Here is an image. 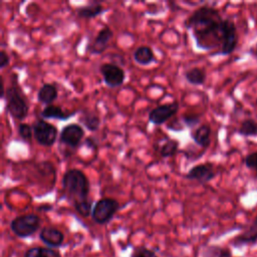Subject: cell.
<instances>
[{"instance_id": "obj_1", "label": "cell", "mask_w": 257, "mask_h": 257, "mask_svg": "<svg viewBox=\"0 0 257 257\" xmlns=\"http://www.w3.org/2000/svg\"><path fill=\"white\" fill-rule=\"evenodd\" d=\"M225 19L220 12L211 6L203 5L195 9L185 20L184 25L192 33L199 49L212 50L219 47L223 42Z\"/></svg>"}, {"instance_id": "obj_2", "label": "cell", "mask_w": 257, "mask_h": 257, "mask_svg": "<svg viewBox=\"0 0 257 257\" xmlns=\"http://www.w3.org/2000/svg\"><path fill=\"white\" fill-rule=\"evenodd\" d=\"M62 188L65 197L72 203V206L76 203L89 200V181L81 170H67L62 177Z\"/></svg>"}, {"instance_id": "obj_3", "label": "cell", "mask_w": 257, "mask_h": 257, "mask_svg": "<svg viewBox=\"0 0 257 257\" xmlns=\"http://www.w3.org/2000/svg\"><path fill=\"white\" fill-rule=\"evenodd\" d=\"M4 98L6 100V109L13 118L22 120L27 116L29 105L17 80H14L13 83L7 87Z\"/></svg>"}, {"instance_id": "obj_4", "label": "cell", "mask_w": 257, "mask_h": 257, "mask_svg": "<svg viewBox=\"0 0 257 257\" xmlns=\"http://www.w3.org/2000/svg\"><path fill=\"white\" fill-rule=\"evenodd\" d=\"M40 222V218L36 214L20 215L11 221L10 229L17 237L27 238L39 229Z\"/></svg>"}, {"instance_id": "obj_5", "label": "cell", "mask_w": 257, "mask_h": 257, "mask_svg": "<svg viewBox=\"0 0 257 257\" xmlns=\"http://www.w3.org/2000/svg\"><path fill=\"white\" fill-rule=\"evenodd\" d=\"M118 209L119 203L115 199L104 197L96 201L93 205L91 218L96 224L103 225L113 218Z\"/></svg>"}, {"instance_id": "obj_6", "label": "cell", "mask_w": 257, "mask_h": 257, "mask_svg": "<svg viewBox=\"0 0 257 257\" xmlns=\"http://www.w3.org/2000/svg\"><path fill=\"white\" fill-rule=\"evenodd\" d=\"M32 130L33 137L40 146L51 147L55 143L58 131L52 123L39 118L33 122Z\"/></svg>"}, {"instance_id": "obj_7", "label": "cell", "mask_w": 257, "mask_h": 257, "mask_svg": "<svg viewBox=\"0 0 257 257\" xmlns=\"http://www.w3.org/2000/svg\"><path fill=\"white\" fill-rule=\"evenodd\" d=\"M99 71L102 75L104 83L109 87H118L120 86L125 78V73L122 67L115 63L104 62L100 64Z\"/></svg>"}, {"instance_id": "obj_8", "label": "cell", "mask_w": 257, "mask_h": 257, "mask_svg": "<svg viewBox=\"0 0 257 257\" xmlns=\"http://www.w3.org/2000/svg\"><path fill=\"white\" fill-rule=\"evenodd\" d=\"M238 43V34L235 23L226 18L224 23V34H223V42L220 50L216 54L220 55H229L231 54L237 46Z\"/></svg>"}, {"instance_id": "obj_9", "label": "cell", "mask_w": 257, "mask_h": 257, "mask_svg": "<svg viewBox=\"0 0 257 257\" xmlns=\"http://www.w3.org/2000/svg\"><path fill=\"white\" fill-rule=\"evenodd\" d=\"M179 109L178 101H172L156 106L149 112V120L157 125L165 123L172 116H174Z\"/></svg>"}, {"instance_id": "obj_10", "label": "cell", "mask_w": 257, "mask_h": 257, "mask_svg": "<svg viewBox=\"0 0 257 257\" xmlns=\"http://www.w3.org/2000/svg\"><path fill=\"white\" fill-rule=\"evenodd\" d=\"M84 137V130L78 123H68L62 127L59 134V141L70 148H76Z\"/></svg>"}, {"instance_id": "obj_11", "label": "cell", "mask_w": 257, "mask_h": 257, "mask_svg": "<svg viewBox=\"0 0 257 257\" xmlns=\"http://www.w3.org/2000/svg\"><path fill=\"white\" fill-rule=\"evenodd\" d=\"M216 176V171L212 163L198 164L192 167L185 175L186 179L197 181L199 184H207L212 181Z\"/></svg>"}, {"instance_id": "obj_12", "label": "cell", "mask_w": 257, "mask_h": 257, "mask_svg": "<svg viewBox=\"0 0 257 257\" xmlns=\"http://www.w3.org/2000/svg\"><path fill=\"white\" fill-rule=\"evenodd\" d=\"M113 36L112 30L108 26H103L96 34L92 42L88 45V51L91 54H101L108 46L110 39Z\"/></svg>"}, {"instance_id": "obj_13", "label": "cell", "mask_w": 257, "mask_h": 257, "mask_svg": "<svg viewBox=\"0 0 257 257\" xmlns=\"http://www.w3.org/2000/svg\"><path fill=\"white\" fill-rule=\"evenodd\" d=\"M39 239L49 248L60 247L64 240L63 233L54 227H43L39 233Z\"/></svg>"}, {"instance_id": "obj_14", "label": "cell", "mask_w": 257, "mask_h": 257, "mask_svg": "<svg viewBox=\"0 0 257 257\" xmlns=\"http://www.w3.org/2000/svg\"><path fill=\"white\" fill-rule=\"evenodd\" d=\"M76 112H77L76 110L65 111L58 105L49 104V105H45V107L41 110L40 115L42 118H46V119L54 118L59 120H67L68 118L73 116Z\"/></svg>"}, {"instance_id": "obj_15", "label": "cell", "mask_w": 257, "mask_h": 257, "mask_svg": "<svg viewBox=\"0 0 257 257\" xmlns=\"http://www.w3.org/2000/svg\"><path fill=\"white\" fill-rule=\"evenodd\" d=\"M58 90L53 83H43L37 91V100L45 105L52 104V102L57 98Z\"/></svg>"}, {"instance_id": "obj_16", "label": "cell", "mask_w": 257, "mask_h": 257, "mask_svg": "<svg viewBox=\"0 0 257 257\" xmlns=\"http://www.w3.org/2000/svg\"><path fill=\"white\" fill-rule=\"evenodd\" d=\"M211 126L207 123H204L191 133V138L198 146L202 148H208L211 142Z\"/></svg>"}, {"instance_id": "obj_17", "label": "cell", "mask_w": 257, "mask_h": 257, "mask_svg": "<svg viewBox=\"0 0 257 257\" xmlns=\"http://www.w3.org/2000/svg\"><path fill=\"white\" fill-rule=\"evenodd\" d=\"M104 11L103 6L99 2H89L86 5L76 8V14L79 18L91 19L100 15Z\"/></svg>"}, {"instance_id": "obj_18", "label": "cell", "mask_w": 257, "mask_h": 257, "mask_svg": "<svg viewBox=\"0 0 257 257\" xmlns=\"http://www.w3.org/2000/svg\"><path fill=\"white\" fill-rule=\"evenodd\" d=\"M134 60L140 65H148L155 61V54L153 49L148 45H140L136 48L133 54Z\"/></svg>"}, {"instance_id": "obj_19", "label": "cell", "mask_w": 257, "mask_h": 257, "mask_svg": "<svg viewBox=\"0 0 257 257\" xmlns=\"http://www.w3.org/2000/svg\"><path fill=\"white\" fill-rule=\"evenodd\" d=\"M233 245L235 247H241L244 245H254L257 243V229L251 226L245 232L241 233L233 240Z\"/></svg>"}, {"instance_id": "obj_20", "label": "cell", "mask_w": 257, "mask_h": 257, "mask_svg": "<svg viewBox=\"0 0 257 257\" xmlns=\"http://www.w3.org/2000/svg\"><path fill=\"white\" fill-rule=\"evenodd\" d=\"M185 79L193 85H202L206 81V71L200 67H192L187 69L184 73Z\"/></svg>"}, {"instance_id": "obj_21", "label": "cell", "mask_w": 257, "mask_h": 257, "mask_svg": "<svg viewBox=\"0 0 257 257\" xmlns=\"http://www.w3.org/2000/svg\"><path fill=\"white\" fill-rule=\"evenodd\" d=\"M79 121L90 132H95L98 130L100 125V119L97 114L91 111H82L81 116L79 117Z\"/></svg>"}, {"instance_id": "obj_22", "label": "cell", "mask_w": 257, "mask_h": 257, "mask_svg": "<svg viewBox=\"0 0 257 257\" xmlns=\"http://www.w3.org/2000/svg\"><path fill=\"white\" fill-rule=\"evenodd\" d=\"M24 257H61L57 250L49 247H32L25 253Z\"/></svg>"}, {"instance_id": "obj_23", "label": "cell", "mask_w": 257, "mask_h": 257, "mask_svg": "<svg viewBox=\"0 0 257 257\" xmlns=\"http://www.w3.org/2000/svg\"><path fill=\"white\" fill-rule=\"evenodd\" d=\"M238 134L245 138L257 137V121L253 118L244 119L238 128Z\"/></svg>"}, {"instance_id": "obj_24", "label": "cell", "mask_w": 257, "mask_h": 257, "mask_svg": "<svg viewBox=\"0 0 257 257\" xmlns=\"http://www.w3.org/2000/svg\"><path fill=\"white\" fill-rule=\"evenodd\" d=\"M179 150V142L176 140H168L165 144L162 145L160 149V155L163 158L173 157L177 154Z\"/></svg>"}, {"instance_id": "obj_25", "label": "cell", "mask_w": 257, "mask_h": 257, "mask_svg": "<svg viewBox=\"0 0 257 257\" xmlns=\"http://www.w3.org/2000/svg\"><path fill=\"white\" fill-rule=\"evenodd\" d=\"M73 208L82 217H88L89 215H91L93 207H92L91 201L88 200V201H84V202H80V203L74 204Z\"/></svg>"}, {"instance_id": "obj_26", "label": "cell", "mask_w": 257, "mask_h": 257, "mask_svg": "<svg viewBox=\"0 0 257 257\" xmlns=\"http://www.w3.org/2000/svg\"><path fill=\"white\" fill-rule=\"evenodd\" d=\"M17 133L19 137L24 141H29L32 138V126L27 122H20L17 126Z\"/></svg>"}, {"instance_id": "obj_27", "label": "cell", "mask_w": 257, "mask_h": 257, "mask_svg": "<svg viewBox=\"0 0 257 257\" xmlns=\"http://www.w3.org/2000/svg\"><path fill=\"white\" fill-rule=\"evenodd\" d=\"M131 257H158V256L153 250L145 246H138L133 249Z\"/></svg>"}, {"instance_id": "obj_28", "label": "cell", "mask_w": 257, "mask_h": 257, "mask_svg": "<svg viewBox=\"0 0 257 257\" xmlns=\"http://www.w3.org/2000/svg\"><path fill=\"white\" fill-rule=\"evenodd\" d=\"M184 123L188 127H195L200 122V116L198 114H184L182 116Z\"/></svg>"}, {"instance_id": "obj_29", "label": "cell", "mask_w": 257, "mask_h": 257, "mask_svg": "<svg viewBox=\"0 0 257 257\" xmlns=\"http://www.w3.org/2000/svg\"><path fill=\"white\" fill-rule=\"evenodd\" d=\"M244 164L247 168L253 169L257 172V151L251 154H248L244 159Z\"/></svg>"}, {"instance_id": "obj_30", "label": "cell", "mask_w": 257, "mask_h": 257, "mask_svg": "<svg viewBox=\"0 0 257 257\" xmlns=\"http://www.w3.org/2000/svg\"><path fill=\"white\" fill-rule=\"evenodd\" d=\"M10 62V57L4 49L0 50V68L6 67Z\"/></svg>"}, {"instance_id": "obj_31", "label": "cell", "mask_w": 257, "mask_h": 257, "mask_svg": "<svg viewBox=\"0 0 257 257\" xmlns=\"http://www.w3.org/2000/svg\"><path fill=\"white\" fill-rule=\"evenodd\" d=\"M84 144L87 148L94 150L96 148V141L93 138H86L84 141Z\"/></svg>"}, {"instance_id": "obj_32", "label": "cell", "mask_w": 257, "mask_h": 257, "mask_svg": "<svg viewBox=\"0 0 257 257\" xmlns=\"http://www.w3.org/2000/svg\"><path fill=\"white\" fill-rule=\"evenodd\" d=\"M231 256H232L231 251L226 248H221L220 252L218 254V257H231Z\"/></svg>"}, {"instance_id": "obj_33", "label": "cell", "mask_w": 257, "mask_h": 257, "mask_svg": "<svg viewBox=\"0 0 257 257\" xmlns=\"http://www.w3.org/2000/svg\"><path fill=\"white\" fill-rule=\"evenodd\" d=\"M51 208H52V206L51 205H44V206H40L39 208H38V210H40V211H48V210H51Z\"/></svg>"}, {"instance_id": "obj_34", "label": "cell", "mask_w": 257, "mask_h": 257, "mask_svg": "<svg viewBox=\"0 0 257 257\" xmlns=\"http://www.w3.org/2000/svg\"><path fill=\"white\" fill-rule=\"evenodd\" d=\"M252 226H253L254 228H256V229H257V216H256V218L254 219V221H253V224H252Z\"/></svg>"}]
</instances>
